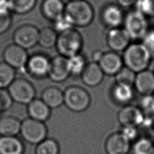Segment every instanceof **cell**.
I'll return each instance as SVG.
<instances>
[{"instance_id":"cell-26","label":"cell","mask_w":154,"mask_h":154,"mask_svg":"<svg viewBox=\"0 0 154 154\" xmlns=\"http://www.w3.org/2000/svg\"><path fill=\"white\" fill-rule=\"evenodd\" d=\"M14 69L5 62L0 63V89H6L15 79Z\"/></svg>"},{"instance_id":"cell-6","label":"cell","mask_w":154,"mask_h":154,"mask_svg":"<svg viewBox=\"0 0 154 154\" xmlns=\"http://www.w3.org/2000/svg\"><path fill=\"white\" fill-rule=\"evenodd\" d=\"M20 134L27 143L38 144L46 138L48 130L44 122L29 117L22 122Z\"/></svg>"},{"instance_id":"cell-16","label":"cell","mask_w":154,"mask_h":154,"mask_svg":"<svg viewBox=\"0 0 154 154\" xmlns=\"http://www.w3.org/2000/svg\"><path fill=\"white\" fill-rule=\"evenodd\" d=\"M51 60L45 55L37 54L28 58L26 65L28 72L34 77L43 78L48 76Z\"/></svg>"},{"instance_id":"cell-18","label":"cell","mask_w":154,"mask_h":154,"mask_svg":"<svg viewBox=\"0 0 154 154\" xmlns=\"http://www.w3.org/2000/svg\"><path fill=\"white\" fill-rule=\"evenodd\" d=\"M65 6L62 0H43L41 9L43 15L54 22L64 16Z\"/></svg>"},{"instance_id":"cell-30","label":"cell","mask_w":154,"mask_h":154,"mask_svg":"<svg viewBox=\"0 0 154 154\" xmlns=\"http://www.w3.org/2000/svg\"><path fill=\"white\" fill-rule=\"evenodd\" d=\"M70 75H81L87 65L86 59L84 55L78 54L68 58Z\"/></svg>"},{"instance_id":"cell-35","label":"cell","mask_w":154,"mask_h":154,"mask_svg":"<svg viewBox=\"0 0 154 154\" xmlns=\"http://www.w3.org/2000/svg\"><path fill=\"white\" fill-rule=\"evenodd\" d=\"M11 23V17L9 11H0V34L5 32Z\"/></svg>"},{"instance_id":"cell-31","label":"cell","mask_w":154,"mask_h":154,"mask_svg":"<svg viewBox=\"0 0 154 154\" xmlns=\"http://www.w3.org/2000/svg\"><path fill=\"white\" fill-rule=\"evenodd\" d=\"M136 73L125 67L122 69L115 75L116 83L124 84L133 86L135 82Z\"/></svg>"},{"instance_id":"cell-36","label":"cell","mask_w":154,"mask_h":154,"mask_svg":"<svg viewBox=\"0 0 154 154\" xmlns=\"http://www.w3.org/2000/svg\"><path fill=\"white\" fill-rule=\"evenodd\" d=\"M53 23H54L53 28L58 34L73 28L72 25L64 17V16L54 22Z\"/></svg>"},{"instance_id":"cell-45","label":"cell","mask_w":154,"mask_h":154,"mask_svg":"<svg viewBox=\"0 0 154 154\" xmlns=\"http://www.w3.org/2000/svg\"><path fill=\"white\" fill-rule=\"evenodd\" d=\"M69 1H76V0H68Z\"/></svg>"},{"instance_id":"cell-48","label":"cell","mask_w":154,"mask_h":154,"mask_svg":"<svg viewBox=\"0 0 154 154\" xmlns=\"http://www.w3.org/2000/svg\"><path fill=\"white\" fill-rule=\"evenodd\" d=\"M0 112H1V111H0Z\"/></svg>"},{"instance_id":"cell-37","label":"cell","mask_w":154,"mask_h":154,"mask_svg":"<svg viewBox=\"0 0 154 154\" xmlns=\"http://www.w3.org/2000/svg\"><path fill=\"white\" fill-rule=\"evenodd\" d=\"M152 140L154 141V115L146 116L142 125Z\"/></svg>"},{"instance_id":"cell-44","label":"cell","mask_w":154,"mask_h":154,"mask_svg":"<svg viewBox=\"0 0 154 154\" xmlns=\"http://www.w3.org/2000/svg\"><path fill=\"white\" fill-rule=\"evenodd\" d=\"M152 54H153V55H154V49H153V52H152Z\"/></svg>"},{"instance_id":"cell-1","label":"cell","mask_w":154,"mask_h":154,"mask_svg":"<svg viewBox=\"0 0 154 154\" xmlns=\"http://www.w3.org/2000/svg\"><path fill=\"white\" fill-rule=\"evenodd\" d=\"M152 54L141 42L131 43L123 51L122 59L124 66L137 73L147 69Z\"/></svg>"},{"instance_id":"cell-41","label":"cell","mask_w":154,"mask_h":154,"mask_svg":"<svg viewBox=\"0 0 154 154\" xmlns=\"http://www.w3.org/2000/svg\"><path fill=\"white\" fill-rule=\"evenodd\" d=\"M103 54V52H102L101 50L98 49V50L94 51L91 54V59H92V61L98 63V62L100 60Z\"/></svg>"},{"instance_id":"cell-14","label":"cell","mask_w":154,"mask_h":154,"mask_svg":"<svg viewBox=\"0 0 154 154\" xmlns=\"http://www.w3.org/2000/svg\"><path fill=\"white\" fill-rule=\"evenodd\" d=\"M98 64L103 73L108 75H116L124 66L122 57L112 51L103 52Z\"/></svg>"},{"instance_id":"cell-15","label":"cell","mask_w":154,"mask_h":154,"mask_svg":"<svg viewBox=\"0 0 154 154\" xmlns=\"http://www.w3.org/2000/svg\"><path fill=\"white\" fill-rule=\"evenodd\" d=\"M130 141L120 132L112 134L106 139L105 149L107 154H128Z\"/></svg>"},{"instance_id":"cell-42","label":"cell","mask_w":154,"mask_h":154,"mask_svg":"<svg viewBox=\"0 0 154 154\" xmlns=\"http://www.w3.org/2000/svg\"><path fill=\"white\" fill-rule=\"evenodd\" d=\"M8 0H0V11H9Z\"/></svg>"},{"instance_id":"cell-34","label":"cell","mask_w":154,"mask_h":154,"mask_svg":"<svg viewBox=\"0 0 154 154\" xmlns=\"http://www.w3.org/2000/svg\"><path fill=\"white\" fill-rule=\"evenodd\" d=\"M13 100L6 89H0V111L1 112L8 109L12 105Z\"/></svg>"},{"instance_id":"cell-43","label":"cell","mask_w":154,"mask_h":154,"mask_svg":"<svg viewBox=\"0 0 154 154\" xmlns=\"http://www.w3.org/2000/svg\"><path fill=\"white\" fill-rule=\"evenodd\" d=\"M153 29H154V20H153Z\"/></svg>"},{"instance_id":"cell-23","label":"cell","mask_w":154,"mask_h":154,"mask_svg":"<svg viewBox=\"0 0 154 154\" xmlns=\"http://www.w3.org/2000/svg\"><path fill=\"white\" fill-rule=\"evenodd\" d=\"M41 99L50 108H58L64 103V93L58 87H48L42 91Z\"/></svg>"},{"instance_id":"cell-33","label":"cell","mask_w":154,"mask_h":154,"mask_svg":"<svg viewBox=\"0 0 154 154\" xmlns=\"http://www.w3.org/2000/svg\"><path fill=\"white\" fill-rule=\"evenodd\" d=\"M144 114L147 116L154 115V98L153 95L143 96L140 100L138 106Z\"/></svg>"},{"instance_id":"cell-47","label":"cell","mask_w":154,"mask_h":154,"mask_svg":"<svg viewBox=\"0 0 154 154\" xmlns=\"http://www.w3.org/2000/svg\"><path fill=\"white\" fill-rule=\"evenodd\" d=\"M153 154H154V152H153Z\"/></svg>"},{"instance_id":"cell-38","label":"cell","mask_w":154,"mask_h":154,"mask_svg":"<svg viewBox=\"0 0 154 154\" xmlns=\"http://www.w3.org/2000/svg\"><path fill=\"white\" fill-rule=\"evenodd\" d=\"M141 42L144 44L152 54L154 49V29H149V31L141 39Z\"/></svg>"},{"instance_id":"cell-21","label":"cell","mask_w":154,"mask_h":154,"mask_svg":"<svg viewBox=\"0 0 154 154\" xmlns=\"http://www.w3.org/2000/svg\"><path fill=\"white\" fill-rule=\"evenodd\" d=\"M25 147L17 137H0V154H23Z\"/></svg>"},{"instance_id":"cell-25","label":"cell","mask_w":154,"mask_h":154,"mask_svg":"<svg viewBox=\"0 0 154 154\" xmlns=\"http://www.w3.org/2000/svg\"><path fill=\"white\" fill-rule=\"evenodd\" d=\"M58 33L51 27L45 26L39 30L38 43L45 48H51L55 46Z\"/></svg>"},{"instance_id":"cell-24","label":"cell","mask_w":154,"mask_h":154,"mask_svg":"<svg viewBox=\"0 0 154 154\" xmlns=\"http://www.w3.org/2000/svg\"><path fill=\"white\" fill-rule=\"evenodd\" d=\"M113 99L119 103L126 104L132 100L134 97L132 86L116 83L112 91Z\"/></svg>"},{"instance_id":"cell-20","label":"cell","mask_w":154,"mask_h":154,"mask_svg":"<svg viewBox=\"0 0 154 154\" xmlns=\"http://www.w3.org/2000/svg\"><path fill=\"white\" fill-rule=\"evenodd\" d=\"M27 112L29 118L44 122L51 115V108L41 99L35 98L28 104Z\"/></svg>"},{"instance_id":"cell-8","label":"cell","mask_w":154,"mask_h":154,"mask_svg":"<svg viewBox=\"0 0 154 154\" xmlns=\"http://www.w3.org/2000/svg\"><path fill=\"white\" fill-rule=\"evenodd\" d=\"M39 30L32 25H23L16 29L13 40L16 45L27 49L34 47L38 42Z\"/></svg>"},{"instance_id":"cell-5","label":"cell","mask_w":154,"mask_h":154,"mask_svg":"<svg viewBox=\"0 0 154 154\" xmlns=\"http://www.w3.org/2000/svg\"><path fill=\"white\" fill-rule=\"evenodd\" d=\"M123 25L131 40H141L149 31L147 17L136 9L129 11L125 16Z\"/></svg>"},{"instance_id":"cell-29","label":"cell","mask_w":154,"mask_h":154,"mask_svg":"<svg viewBox=\"0 0 154 154\" xmlns=\"http://www.w3.org/2000/svg\"><path fill=\"white\" fill-rule=\"evenodd\" d=\"M132 150L133 154H153L154 145L150 139L142 137L135 141Z\"/></svg>"},{"instance_id":"cell-27","label":"cell","mask_w":154,"mask_h":154,"mask_svg":"<svg viewBox=\"0 0 154 154\" xmlns=\"http://www.w3.org/2000/svg\"><path fill=\"white\" fill-rule=\"evenodd\" d=\"M37 0H8L9 9L18 14H25L35 7Z\"/></svg>"},{"instance_id":"cell-39","label":"cell","mask_w":154,"mask_h":154,"mask_svg":"<svg viewBox=\"0 0 154 154\" xmlns=\"http://www.w3.org/2000/svg\"><path fill=\"white\" fill-rule=\"evenodd\" d=\"M121 132L130 141L134 140L138 135V131L136 127H132V126L123 127Z\"/></svg>"},{"instance_id":"cell-9","label":"cell","mask_w":154,"mask_h":154,"mask_svg":"<svg viewBox=\"0 0 154 154\" xmlns=\"http://www.w3.org/2000/svg\"><path fill=\"white\" fill-rule=\"evenodd\" d=\"M146 116L141 109L137 106L128 105L119 112L117 119L123 127H138L142 126Z\"/></svg>"},{"instance_id":"cell-13","label":"cell","mask_w":154,"mask_h":154,"mask_svg":"<svg viewBox=\"0 0 154 154\" xmlns=\"http://www.w3.org/2000/svg\"><path fill=\"white\" fill-rule=\"evenodd\" d=\"M3 57L5 62L14 69L26 66L28 57L26 50L17 45H10L4 50Z\"/></svg>"},{"instance_id":"cell-49","label":"cell","mask_w":154,"mask_h":154,"mask_svg":"<svg viewBox=\"0 0 154 154\" xmlns=\"http://www.w3.org/2000/svg\"><path fill=\"white\" fill-rule=\"evenodd\" d=\"M153 73H154V72H153Z\"/></svg>"},{"instance_id":"cell-12","label":"cell","mask_w":154,"mask_h":154,"mask_svg":"<svg viewBox=\"0 0 154 154\" xmlns=\"http://www.w3.org/2000/svg\"><path fill=\"white\" fill-rule=\"evenodd\" d=\"M124 19L125 15L122 7L117 4H108L101 11V19L109 29L121 27Z\"/></svg>"},{"instance_id":"cell-40","label":"cell","mask_w":154,"mask_h":154,"mask_svg":"<svg viewBox=\"0 0 154 154\" xmlns=\"http://www.w3.org/2000/svg\"><path fill=\"white\" fill-rule=\"evenodd\" d=\"M137 0H117V4L122 8H128L135 5Z\"/></svg>"},{"instance_id":"cell-2","label":"cell","mask_w":154,"mask_h":154,"mask_svg":"<svg viewBox=\"0 0 154 154\" xmlns=\"http://www.w3.org/2000/svg\"><path fill=\"white\" fill-rule=\"evenodd\" d=\"M64 16L73 27H85L93 20L94 10L85 0L72 1L66 4Z\"/></svg>"},{"instance_id":"cell-17","label":"cell","mask_w":154,"mask_h":154,"mask_svg":"<svg viewBox=\"0 0 154 154\" xmlns=\"http://www.w3.org/2000/svg\"><path fill=\"white\" fill-rule=\"evenodd\" d=\"M134 85L142 96L154 93V73L148 69L136 73Z\"/></svg>"},{"instance_id":"cell-11","label":"cell","mask_w":154,"mask_h":154,"mask_svg":"<svg viewBox=\"0 0 154 154\" xmlns=\"http://www.w3.org/2000/svg\"><path fill=\"white\" fill-rule=\"evenodd\" d=\"M70 75L68 58L58 55L51 60L48 76L56 82H61Z\"/></svg>"},{"instance_id":"cell-46","label":"cell","mask_w":154,"mask_h":154,"mask_svg":"<svg viewBox=\"0 0 154 154\" xmlns=\"http://www.w3.org/2000/svg\"><path fill=\"white\" fill-rule=\"evenodd\" d=\"M152 95H153V98H154V93H153Z\"/></svg>"},{"instance_id":"cell-3","label":"cell","mask_w":154,"mask_h":154,"mask_svg":"<svg viewBox=\"0 0 154 154\" xmlns=\"http://www.w3.org/2000/svg\"><path fill=\"white\" fill-rule=\"evenodd\" d=\"M82 45L81 34L73 28L58 34L55 47L59 55L69 58L80 54Z\"/></svg>"},{"instance_id":"cell-19","label":"cell","mask_w":154,"mask_h":154,"mask_svg":"<svg viewBox=\"0 0 154 154\" xmlns=\"http://www.w3.org/2000/svg\"><path fill=\"white\" fill-rule=\"evenodd\" d=\"M104 73L97 63H87L81 75L82 82L90 87L99 85L103 80Z\"/></svg>"},{"instance_id":"cell-32","label":"cell","mask_w":154,"mask_h":154,"mask_svg":"<svg viewBox=\"0 0 154 154\" xmlns=\"http://www.w3.org/2000/svg\"><path fill=\"white\" fill-rule=\"evenodd\" d=\"M136 10L145 16L154 17V0H137Z\"/></svg>"},{"instance_id":"cell-10","label":"cell","mask_w":154,"mask_h":154,"mask_svg":"<svg viewBox=\"0 0 154 154\" xmlns=\"http://www.w3.org/2000/svg\"><path fill=\"white\" fill-rule=\"evenodd\" d=\"M106 43L112 51H124L131 44V38L124 28H111L106 36Z\"/></svg>"},{"instance_id":"cell-4","label":"cell","mask_w":154,"mask_h":154,"mask_svg":"<svg viewBox=\"0 0 154 154\" xmlns=\"http://www.w3.org/2000/svg\"><path fill=\"white\" fill-rule=\"evenodd\" d=\"M64 93V103L71 111L79 112L86 110L91 103V97L84 88L72 85L67 87Z\"/></svg>"},{"instance_id":"cell-7","label":"cell","mask_w":154,"mask_h":154,"mask_svg":"<svg viewBox=\"0 0 154 154\" xmlns=\"http://www.w3.org/2000/svg\"><path fill=\"white\" fill-rule=\"evenodd\" d=\"M7 90L13 101L17 103L28 105L35 99V88L26 79H15L8 87Z\"/></svg>"},{"instance_id":"cell-22","label":"cell","mask_w":154,"mask_h":154,"mask_svg":"<svg viewBox=\"0 0 154 154\" xmlns=\"http://www.w3.org/2000/svg\"><path fill=\"white\" fill-rule=\"evenodd\" d=\"M22 122L17 118L5 116L0 118V135L5 137H16L20 134Z\"/></svg>"},{"instance_id":"cell-28","label":"cell","mask_w":154,"mask_h":154,"mask_svg":"<svg viewBox=\"0 0 154 154\" xmlns=\"http://www.w3.org/2000/svg\"><path fill=\"white\" fill-rule=\"evenodd\" d=\"M58 143L54 139L46 138L37 144L35 154H59Z\"/></svg>"}]
</instances>
